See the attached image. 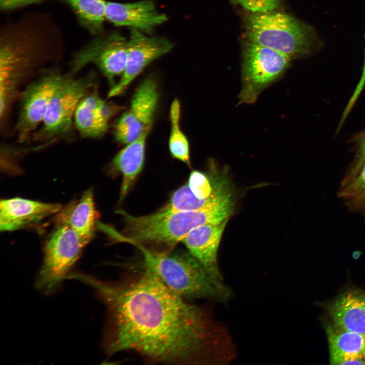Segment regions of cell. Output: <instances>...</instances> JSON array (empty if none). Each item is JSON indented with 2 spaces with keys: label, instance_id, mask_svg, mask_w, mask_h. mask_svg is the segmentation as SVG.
<instances>
[{
  "label": "cell",
  "instance_id": "obj_1",
  "mask_svg": "<svg viewBox=\"0 0 365 365\" xmlns=\"http://www.w3.org/2000/svg\"><path fill=\"white\" fill-rule=\"evenodd\" d=\"M117 282L78 272L105 305L104 346L109 355L136 353L154 363L198 364L222 361L220 328L208 312L168 288L153 272Z\"/></svg>",
  "mask_w": 365,
  "mask_h": 365
},
{
  "label": "cell",
  "instance_id": "obj_2",
  "mask_svg": "<svg viewBox=\"0 0 365 365\" xmlns=\"http://www.w3.org/2000/svg\"><path fill=\"white\" fill-rule=\"evenodd\" d=\"M234 199L197 210L135 216L120 211L125 224L120 240L132 244L156 245L171 249L194 229L205 224L221 223L233 213Z\"/></svg>",
  "mask_w": 365,
  "mask_h": 365
},
{
  "label": "cell",
  "instance_id": "obj_3",
  "mask_svg": "<svg viewBox=\"0 0 365 365\" xmlns=\"http://www.w3.org/2000/svg\"><path fill=\"white\" fill-rule=\"evenodd\" d=\"M132 244L142 256L136 269L153 272L168 288L184 299L224 301L230 296L231 291L218 287L189 251L154 250L140 244Z\"/></svg>",
  "mask_w": 365,
  "mask_h": 365
},
{
  "label": "cell",
  "instance_id": "obj_4",
  "mask_svg": "<svg viewBox=\"0 0 365 365\" xmlns=\"http://www.w3.org/2000/svg\"><path fill=\"white\" fill-rule=\"evenodd\" d=\"M244 24L246 41L274 49L291 60L321 45L311 26L283 12L251 13L245 17Z\"/></svg>",
  "mask_w": 365,
  "mask_h": 365
},
{
  "label": "cell",
  "instance_id": "obj_5",
  "mask_svg": "<svg viewBox=\"0 0 365 365\" xmlns=\"http://www.w3.org/2000/svg\"><path fill=\"white\" fill-rule=\"evenodd\" d=\"M242 58L238 105L254 103L265 89L282 77L291 60L274 49L248 41L243 45Z\"/></svg>",
  "mask_w": 365,
  "mask_h": 365
},
{
  "label": "cell",
  "instance_id": "obj_6",
  "mask_svg": "<svg viewBox=\"0 0 365 365\" xmlns=\"http://www.w3.org/2000/svg\"><path fill=\"white\" fill-rule=\"evenodd\" d=\"M85 246L70 227L57 226L45 244L43 264L35 280L36 288L46 295L55 291Z\"/></svg>",
  "mask_w": 365,
  "mask_h": 365
},
{
  "label": "cell",
  "instance_id": "obj_7",
  "mask_svg": "<svg viewBox=\"0 0 365 365\" xmlns=\"http://www.w3.org/2000/svg\"><path fill=\"white\" fill-rule=\"evenodd\" d=\"M93 84L92 75L76 79L65 77L50 100L35 139L49 140L68 134L76 108Z\"/></svg>",
  "mask_w": 365,
  "mask_h": 365
},
{
  "label": "cell",
  "instance_id": "obj_8",
  "mask_svg": "<svg viewBox=\"0 0 365 365\" xmlns=\"http://www.w3.org/2000/svg\"><path fill=\"white\" fill-rule=\"evenodd\" d=\"M158 84L152 77L142 81L135 89L130 106L118 120L114 128L115 140L127 144L153 126L159 102Z\"/></svg>",
  "mask_w": 365,
  "mask_h": 365
},
{
  "label": "cell",
  "instance_id": "obj_9",
  "mask_svg": "<svg viewBox=\"0 0 365 365\" xmlns=\"http://www.w3.org/2000/svg\"><path fill=\"white\" fill-rule=\"evenodd\" d=\"M128 40L117 31L99 36L76 53L71 69L76 72L89 63L96 65L106 79L111 88L116 77L123 74L126 63Z\"/></svg>",
  "mask_w": 365,
  "mask_h": 365
},
{
  "label": "cell",
  "instance_id": "obj_10",
  "mask_svg": "<svg viewBox=\"0 0 365 365\" xmlns=\"http://www.w3.org/2000/svg\"><path fill=\"white\" fill-rule=\"evenodd\" d=\"M65 78L57 72L46 73L21 92L15 126L19 142L25 141L43 122L52 96Z\"/></svg>",
  "mask_w": 365,
  "mask_h": 365
},
{
  "label": "cell",
  "instance_id": "obj_11",
  "mask_svg": "<svg viewBox=\"0 0 365 365\" xmlns=\"http://www.w3.org/2000/svg\"><path fill=\"white\" fill-rule=\"evenodd\" d=\"M173 47V44L164 37L148 36L131 29L124 71L119 81L110 89L107 97L122 94L150 63L169 52Z\"/></svg>",
  "mask_w": 365,
  "mask_h": 365
},
{
  "label": "cell",
  "instance_id": "obj_12",
  "mask_svg": "<svg viewBox=\"0 0 365 365\" xmlns=\"http://www.w3.org/2000/svg\"><path fill=\"white\" fill-rule=\"evenodd\" d=\"M228 221L227 219L217 224L200 226L190 232L181 242L203 267L213 282L221 289L230 291L223 283L217 260L218 246Z\"/></svg>",
  "mask_w": 365,
  "mask_h": 365
},
{
  "label": "cell",
  "instance_id": "obj_13",
  "mask_svg": "<svg viewBox=\"0 0 365 365\" xmlns=\"http://www.w3.org/2000/svg\"><path fill=\"white\" fill-rule=\"evenodd\" d=\"M33 31L16 27L12 34L5 35L1 47L0 63L17 73H29L38 62L43 46L41 33Z\"/></svg>",
  "mask_w": 365,
  "mask_h": 365
},
{
  "label": "cell",
  "instance_id": "obj_14",
  "mask_svg": "<svg viewBox=\"0 0 365 365\" xmlns=\"http://www.w3.org/2000/svg\"><path fill=\"white\" fill-rule=\"evenodd\" d=\"M105 18L116 26L129 27L147 34L167 20L151 0L129 3L106 1Z\"/></svg>",
  "mask_w": 365,
  "mask_h": 365
},
{
  "label": "cell",
  "instance_id": "obj_15",
  "mask_svg": "<svg viewBox=\"0 0 365 365\" xmlns=\"http://www.w3.org/2000/svg\"><path fill=\"white\" fill-rule=\"evenodd\" d=\"M58 203L42 202L21 198L2 200L0 202V230L13 231L57 214Z\"/></svg>",
  "mask_w": 365,
  "mask_h": 365
},
{
  "label": "cell",
  "instance_id": "obj_16",
  "mask_svg": "<svg viewBox=\"0 0 365 365\" xmlns=\"http://www.w3.org/2000/svg\"><path fill=\"white\" fill-rule=\"evenodd\" d=\"M327 309L334 325L365 335V291L357 289L345 291Z\"/></svg>",
  "mask_w": 365,
  "mask_h": 365
},
{
  "label": "cell",
  "instance_id": "obj_17",
  "mask_svg": "<svg viewBox=\"0 0 365 365\" xmlns=\"http://www.w3.org/2000/svg\"><path fill=\"white\" fill-rule=\"evenodd\" d=\"M92 188L84 192L78 200L69 203L57 213V226L66 225L73 229L86 245L93 238L98 218Z\"/></svg>",
  "mask_w": 365,
  "mask_h": 365
},
{
  "label": "cell",
  "instance_id": "obj_18",
  "mask_svg": "<svg viewBox=\"0 0 365 365\" xmlns=\"http://www.w3.org/2000/svg\"><path fill=\"white\" fill-rule=\"evenodd\" d=\"M150 132H144L138 138L126 144L110 164L109 171L111 174L122 175L120 201L127 196L142 170L146 142Z\"/></svg>",
  "mask_w": 365,
  "mask_h": 365
},
{
  "label": "cell",
  "instance_id": "obj_19",
  "mask_svg": "<svg viewBox=\"0 0 365 365\" xmlns=\"http://www.w3.org/2000/svg\"><path fill=\"white\" fill-rule=\"evenodd\" d=\"M326 332L332 364H346L352 359L364 357L365 335L343 330L333 324L327 326Z\"/></svg>",
  "mask_w": 365,
  "mask_h": 365
},
{
  "label": "cell",
  "instance_id": "obj_20",
  "mask_svg": "<svg viewBox=\"0 0 365 365\" xmlns=\"http://www.w3.org/2000/svg\"><path fill=\"white\" fill-rule=\"evenodd\" d=\"M104 100L97 92L83 98L78 104L74 114L76 127L83 137L95 138L102 137L108 129L97 113V109Z\"/></svg>",
  "mask_w": 365,
  "mask_h": 365
},
{
  "label": "cell",
  "instance_id": "obj_21",
  "mask_svg": "<svg viewBox=\"0 0 365 365\" xmlns=\"http://www.w3.org/2000/svg\"><path fill=\"white\" fill-rule=\"evenodd\" d=\"M76 15L80 23L93 35H100L105 18L104 0H61Z\"/></svg>",
  "mask_w": 365,
  "mask_h": 365
},
{
  "label": "cell",
  "instance_id": "obj_22",
  "mask_svg": "<svg viewBox=\"0 0 365 365\" xmlns=\"http://www.w3.org/2000/svg\"><path fill=\"white\" fill-rule=\"evenodd\" d=\"M181 105L177 98L172 102L170 111V132L168 141L170 153L174 158L191 166L190 145L180 126Z\"/></svg>",
  "mask_w": 365,
  "mask_h": 365
},
{
  "label": "cell",
  "instance_id": "obj_23",
  "mask_svg": "<svg viewBox=\"0 0 365 365\" xmlns=\"http://www.w3.org/2000/svg\"><path fill=\"white\" fill-rule=\"evenodd\" d=\"M340 195L349 198L365 197V163L359 172L342 190Z\"/></svg>",
  "mask_w": 365,
  "mask_h": 365
},
{
  "label": "cell",
  "instance_id": "obj_24",
  "mask_svg": "<svg viewBox=\"0 0 365 365\" xmlns=\"http://www.w3.org/2000/svg\"><path fill=\"white\" fill-rule=\"evenodd\" d=\"M233 4L238 5L251 13H265L275 10L279 7L281 0H230Z\"/></svg>",
  "mask_w": 365,
  "mask_h": 365
},
{
  "label": "cell",
  "instance_id": "obj_25",
  "mask_svg": "<svg viewBox=\"0 0 365 365\" xmlns=\"http://www.w3.org/2000/svg\"><path fill=\"white\" fill-rule=\"evenodd\" d=\"M364 84H365V51H364V63H363V68H362V72L361 78H360L358 83L357 84V86H356V88L355 89L354 91L353 92V94H352V96L351 97L350 99H349L348 103L347 104L346 108H345L344 112L343 113V115H342L341 120L340 122L339 126V128H341L344 120L346 118L347 116H348V114L351 110L352 108L353 107L355 102H356L359 95H360V93L361 92V91L363 89V88L364 86Z\"/></svg>",
  "mask_w": 365,
  "mask_h": 365
},
{
  "label": "cell",
  "instance_id": "obj_26",
  "mask_svg": "<svg viewBox=\"0 0 365 365\" xmlns=\"http://www.w3.org/2000/svg\"><path fill=\"white\" fill-rule=\"evenodd\" d=\"M46 0H0V9L10 11L26 6L42 3Z\"/></svg>",
  "mask_w": 365,
  "mask_h": 365
},
{
  "label": "cell",
  "instance_id": "obj_27",
  "mask_svg": "<svg viewBox=\"0 0 365 365\" xmlns=\"http://www.w3.org/2000/svg\"><path fill=\"white\" fill-rule=\"evenodd\" d=\"M358 145V155L354 170L352 172V178L359 172L365 163V132L357 137ZM352 179V178H351Z\"/></svg>",
  "mask_w": 365,
  "mask_h": 365
},
{
  "label": "cell",
  "instance_id": "obj_28",
  "mask_svg": "<svg viewBox=\"0 0 365 365\" xmlns=\"http://www.w3.org/2000/svg\"><path fill=\"white\" fill-rule=\"evenodd\" d=\"M362 353H363V355L365 358V341H364V344H363Z\"/></svg>",
  "mask_w": 365,
  "mask_h": 365
},
{
  "label": "cell",
  "instance_id": "obj_29",
  "mask_svg": "<svg viewBox=\"0 0 365 365\" xmlns=\"http://www.w3.org/2000/svg\"><path fill=\"white\" fill-rule=\"evenodd\" d=\"M364 51H365V49H364Z\"/></svg>",
  "mask_w": 365,
  "mask_h": 365
}]
</instances>
